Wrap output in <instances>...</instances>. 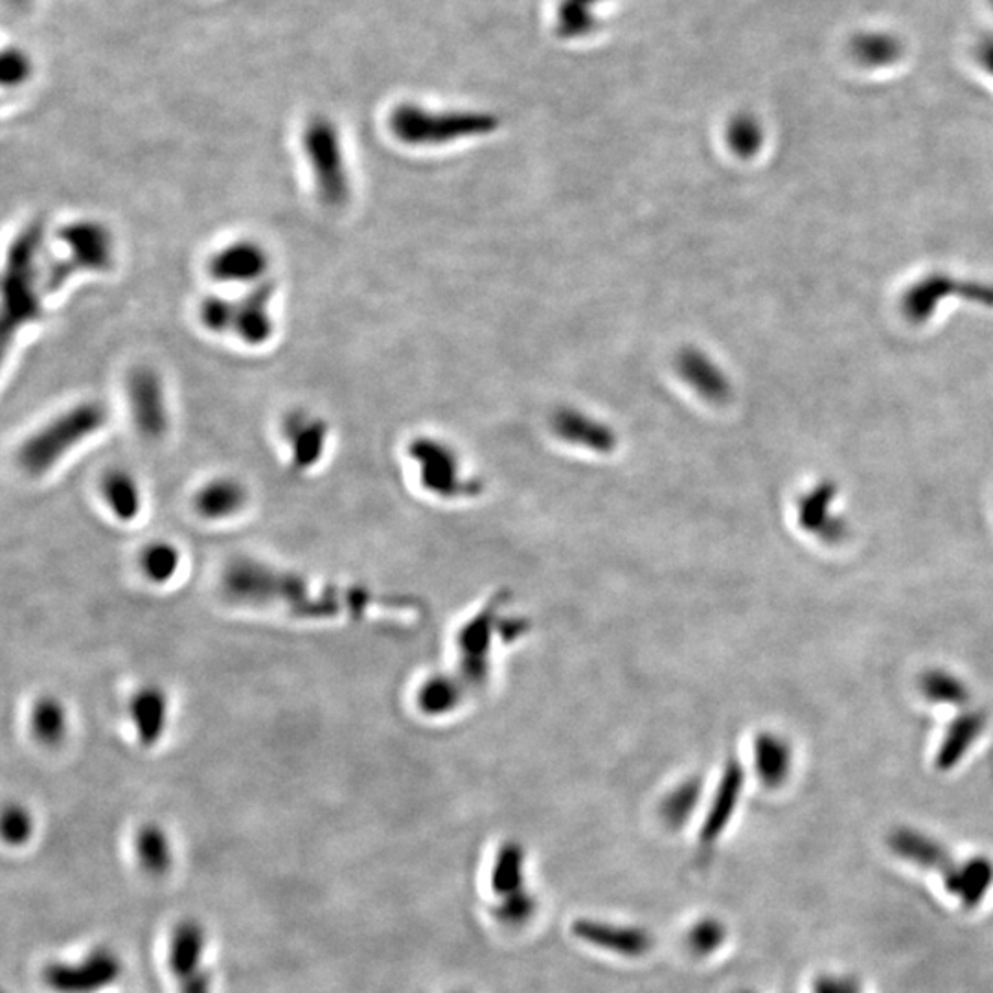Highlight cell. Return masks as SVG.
Listing matches in <instances>:
<instances>
[{
    "label": "cell",
    "instance_id": "1",
    "mask_svg": "<svg viewBox=\"0 0 993 993\" xmlns=\"http://www.w3.org/2000/svg\"><path fill=\"white\" fill-rule=\"evenodd\" d=\"M221 587L238 604L280 607L295 617L311 620L357 617L368 607L387 602L363 587L315 585L300 574L251 558L229 563L221 576Z\"/></svg>",
    "mask_w": 993,
    "mask_h": 993
},
{
    "label": "cell",
    "instance_id": "2",
    "mask_svg": "<svg viewBox=\"0 0 993 993\" xmlns=\"http://www.w3.org/2000/svg\"><path fill=\"white\" fill-rule=\"evenodd\" d=\"M41 249L43 227L37 223L24 227V231L10 245L2 278L4 339L40 317L41 291H45V280L41 278Z\"/></svg>",
    "mask_w": 993,
    "mask_h": 993
},
{
    "label": "cell",
    "instance_id": "3",
    "mask_svg": "<svg viewBox=\"0 0 993 993\" xmlns=\"http://www.w3.org/2000/svg\"><path fill=\"white\" fill-rule=\"evenodd\" d=\"M109 412L100 401H81L41 427L19 448L18 462L29 475L51 472L57 462L106 427Z\"/></svg>",
    "mask_w": 993,
    "mask_h": 993
},
{
    "label": "cell",
    "instance_id": "4",
    "mask_svg": "<svg viewBox=\"0 0 993 993\" xmlns=\"http://www.w3.org/2000/svg\"><path fill=\"white\" fill-rule=\"evenodd\" d=\"M388 128L407 146H445L462 139L492 135L499 130V119L481 111H431L404 103L394 109Z\"/></svg>",
    "mask_w": 993,
    "mask_h": 993
},
{
    "label": "cell",
    "instance_id": "5",
    "mask_svg": "<svg viewBox=\"0 0 993 993\" xmlns=\"http://www.w3.org/2000/svg\"><path fill=\"white\" fill-rule=\"evenodd\" d=\"M302 147L320 202L328 208L344 207L352 186L338 128L328 119L311 120L304 130Z\"/></svg>",
    "mask_w": 993,
    "mask_h": 993
},
{
    "label": "cell",
    "instance_id": "6",
    "mask_svg": "<svg viewBox=\"0 0 993 993\" xmlns=\"http://www.w3.org/2000/svg\"><path fill=\"white\" fill-rule=\"evenodd\" d=\"M67 249V260L56 262L45 275V287L56 291L79 271L103 273L114 262V240L111 231L95 219H79L57 232Z\"/></svg>",
    "mask_w": 993,
    "mask_h": 993
},
{
    "label": "cell",
    "instance_id": "7",
    "mask_svg": "<svg viewBox=\"0 0 993 993\" xmlns=\"http://www.w3.org/2000/svg\"><path fill=\"white\" fill-rule=\"evenodd\" d=\"M409 455L420 470L421 486L442 499H455L475 492V483L462 475L461 461L450 445L434 438H416Z\"/></svg>",
    "mask_w": 993,
    "mask_h": 993
},
{
    "label": "cell",
    "instance_id": "8",
    "mask_svg": "<svg viewBox=\"0 0 993 993\" xmlns=\"http://www.w3.org/2000/svg\"><path fill=\"white\" fill-rule=\"evenodd\" d=\"M122 975L114 951L98 948L78 962H52L43 970L46 986L57 993H98L113 986Z\"/></svg>",
    "mask_w": 993,
    "mask_h": 993
},
{
    "label": "cell",
    "instance_id": "9",
    "mask_svg": "<svg viewBox=\"0 0 993 993\" xmlns=\"http://www.w3.org/2000/svg\"><path fill=\"white\" fill-rule=\"evenodd\" d=\"M207 935L196 920L175 926L168 946V968L179 993H212V979L205 968Z\"/></svg>",
    "mask_w": 993,
    "mask_h": 993
},
{
    "label": "cell",
    "instance_id": "10",
    "mask_svg": "<svg viewBox=\"0 0 993 993\" xmlns=\"http://www.w3.org/2000/svg\"><path fill=\"white\" fill-rule=\"evenodd\" d=\"M125 394L136 431L147 440H158L168 431V399L164 383L150 366H139L125 382Z\"/></svg>",
    "mask_w": 993,
    "mask_h": 993
},
{
    "label": "cell",
    "instance_id": "11",
    "mask_svg": "<svg viewBox=\"0 0 993 993\" xmlns=\"http://www.w3.org/2000/svg\"><path fill=\"white\" fill-rule=\"evenodd\" d=\"M269 253L254 240H238L208 260V275L221 284H258L269 271Z\"/></svg>",
    "mask_w": 993,
    "mask_h": 993
},
{
    "label": "cell",
    "instance_id": "12",
    "mask_svg": "<svg viewBox=\"0 0 993 993\" xmlns=\"http://www.w3.org/2000/svg\"><path fill=\"white\" fill-rule=\"evenodd\" d=\"M573 937L591 948L606 953L618 955L626 959H639L650 953L653 937L646 929L624 924L600 922L596 918H582L573 924Z\"/></svg>",
    "mask_w": 993,
    "mask_h": 993
},
{
    "label": "cell",
    "instance_id": "13",
    "mask_svg": "<svg viewBox=\"0 0 993 993\" xmlns=\"http://www.w3.org/2000/svg\"><path fill=\"white\" fill-rule=\"evenodd\" d=\"M275 293V282L265 278L256 286L251 287L242 300H238L234 333L247 346L258 349V346L269 343L271 338L275 335V320L271 313V304H273Z\"/></svg>",
    "mask_w": 993,
    "mask_h": 993
},
{
    "label": "cell",
    "instance_id": "14",
    "mask_svg": "<svg viewBox=\"0 0 993 993\" xmlns=\"http://www.w3.org/2000/svg\"><path fill=\"white\" fill-rule=\"evenodd\" d=\"M282 432H284V438L291 451L293 466L298 472L311 470L324 456L330 427L319 416L308 415L304 410H295L291 415L286 416Z\"/></svg>",
    "mask_w": 993,
    "mask_h": 993
},
{
    "label": "cell",
    "instance_id": "15",
    "mask_svg": "<svg viewBox=\"0 0 993 993\" xmlns=\"http://www.w3.org/2000/svg\"><path fill=\"white\" fill-rule=\"evenodd\" d=\"M550 426L563 442L595 453H611L618 444L617 432L611 427L571 407L558 409L550 418Z\"/></svg>",
    "mask_w": 993,
    "mask_h": 993
},
{
    "label": "cell",
    "instance_id": "16",
    "mask_svg": "<svg viewBox=\"0 0 993 993\" xmlns=\"http://www.w3.org/2000/svg\"><path fill=\"white\" fill-rule=\"evenodd\" d=\"M675 371L688 387L710 404H724L730 396V383L725 372L697 349H683L675 357Z\"/></svg>",
    "mask_w": 993,
    "mask_h": 993
},
{
    "label": "cell",
    "instance_id": "17",
    "mask_svg": "<svg viewBox=\"0 0 993 993\" xmlns=\"http://www.w3.org/2000/svg\"><path fill=\"white\" fill-rule=\"evenodd\" d=\"M741 792H743V769L738 762H729L699 831V842L705 850L713 848L719 837L724 836L732 815L738 809Z\"/></svg>",
    "mask_w": 993,
    "mask_h": 993
},
{
    "label": "cell",
    "instance_id": "18",
    "mask_svg": "<svg viewBox=\"0 0 993 993\" xmlns=\"http://www.w3.org/2000/svg\"><path fill=\"white\" fill-rule=\"evenodd\" d=\"M130 714L142 747L157 746L168 725V696L163 688L147 685L131 697Z\"/></svg>",
    "mask_w": 993,
    "mask_h": 993
},
{
    "label": "cell",
    "instance_id": "19",
    "mask_svg": "<svg viewBox=\"0 0 993 993\" xmlns=\"http://www.w3.org/2000/svg\"><path fill=\"white\" fill-rule=\"evenodd\" d=\"M836 499V489L830 484H823L798 503V525L826 543H837L845 538L847 525L831 516V503Z\"/></svg>",
    "mask_w": 993,
    "mask_h": 993
},
{
    "label": "cell",
    "instance_id": "20",
    "mask_svg": "<svg viewBox=\"0 0 993 993\" xmlns=\"http://www.w3.org/2000/svg\"><path fill=\"white\" fill-rule=\"evenodd\" d=\"M247 500L245 484L240 483L238 478L218 477L202 484L194 497V506L199 516L218 521L240 514L247 505Z\"/></svg>",
    "mask_w": 993,
    "mask_h": 993
},
{
    "label": "cell",
    "instance_id": "21",
    "mask_svg": "<svg viewBox=\"0 0 993 993\" xmlns=\"http://www.w3.org/2000/svg\"><path fill=\"white\" fill-rule=\"evenodd\" d=\"M793 749L790 741L773 732H763L754 740V771L769 790L784 786L792 775Z\"/></svg>",
    "mask_w": 993,
    "mask_h": 993
},
{
    "label": "cell",
    "instance_id": "22",
    "mask_svg": "<svg viewBox=\"0 0 993 993\" xmlns=\"http://www.w3.org/2000/svg\"><path fill=\"white\" fill-rule=\"evenodd\" d=\"M850 54L864 67H891L904 57L905 43L887 30H864L850 41Z\"/></svg>",
    "mask_w": 993,
    "mask_h": 993
},
{
    "label": "cell",
    "instance_id": "23",
    "mask_svg": "<svg viewBox=\"0 0 993 993\" xmlns=\"http://www.w3.org/2000/svg\"><path fill=\"white\" fill-rule=\"evenodd\" d=\"M986 727V716L982 713H964L949 725L948 732L944 736L940 749L937 752L938 769L955 768L970 751L971 746L981 738L982 730Z\"/></svg>",
    "mask_w": 993,
    "mask_h": 993
},
{
    "label": "cell",
    "instance_id": "24",
    "mask_svg": "<svg viewBox=\"0 0 993 993\" xmlns=\"http://www.w3.org/2000/svg\"><path fill=\"white\" fill-rule=\"evenodd\" d=\"M101 495L120 521L130 522L142 510V492L136 478L125 470L113 467L101 478Z\"/></svg>",
    "mask_w": 993,
    "mask_h": 993
},
{
    "label": "cell",
    "instance_id": "25",
    "mask_svg": "<svg viewBox=\"0 0 993 993\" xmlns=\"http://www.w3.org/2000/svg\"><path fill=\"white\" fill-rule=\"evenodd\" d=\"M489 887L495 896L508 898L525 889V852L521 845L506 842L495 856L494 867L489 872Z\"/></svg>",
    "mask_w": 993,
    "mask_h": 993
},
{
    "label": "cell",
    "instance_id": "26",
    "mask_svg": "<svg viewBox=\"0 0 993 993\" xmlns=\"http://www.w3.org/2000/svg\"><path fill=\"white\" fill-rule=\"evenodd\" d=\"M30 727L41 746H62L68 732V713L62 699L54 696L40 697L32 707Z\"/></svg>",
    "mask_w": 993,
    "mask_h": 993
},
{
    "label": "cell",
    "instance_id": "27",
    "mask_svg": "<svg viewBox=\"0 0 993 993\" xmlns=\"http://www.w3.org/2000/svg\"><path fill=\"white\" fill-rule=\"evenodd\" d=\"M135 852L142 870L150 875H163L174 863L172 842L161 826H142L135 837Z\"/></svg>",
    "mask_w": 993,
    "mask_h": 993
},
{
    "label": "cell",
    "instance_id": "28",
    "mask_svg": "<svg viewBox=\"0 0 993 993\" xmlns=\"http://www.w3.org/2000/svg\"><path fill=\"white\" fill-rule=\"evenodd\" d=\"M604 0H560L556 8L558 34L563 40H582L598 26L596 7Z\"/></svg>",
    "mask_w": 993,
    "mask_h": 993
},
{
    "label": "cell",
    "instance_id": "29",
    "mask_svg": "<svg viewBox=\"0 0 993 993\" xmlns=\"http://www.w3.org/2000/svg\"><path fill=\"white\" fill-rule=\"evenodd\" d=\"M920 691L927 702L964 707L970 702V688L948 670H929L922 675Z\"/></svg>",
    "mask_w": 993,
    "mask_h": 993
},
{
    "label": "cell",
    "instance_id": "30",
    "mask_svg": "<svg viewBox=\"0 0 993 993\" xmlns=\"http://www.w3.org/2000/svg\"><path fill=\"white\" fill-rule=\"evenodd\" d=\"M141 569L153 584H168L180 567V550L168 541H155L141 552Z\"/></svg>",
    "mask_w": 993,
    "mask_h": 993
},
{
    "label": "cell",
    "instance_id": "31",
    "mask_svg": "<svg viewBox=\"0 0 993 993\" xmlns=\"http://www.w3.org/2000/svg\"><path fill=\"white\" fill-rule=\"evenodd\" d=\"M702 798V786L699 782L691 781L681 784L677 790L670 793L664 804H662L661 815L666 825L672 828H680L691 819V815L696 812L697 803Z\"/></svg>",
    "mask_w": 993,
    "mask_h": 993
},
{
    "label": "cell",
    "instance_id": "32",
    "mask_svg": "<svg viewBox=\"0 0 993 993\" xmlns=\"http://www.w3.org/2000/svg\"><path fill=\"white\" fill-rule=\"evenodd\" d=\"M727 142L738 157H752L762 147V125L752 114H738L729 122Z\"/></svg>",
    "mask_w": 993,
    "mask_h": 993
},
{
    "label": "cell",
    "instance_id": "33",
    "mask_svg": "<svg viewBox=\"0 0 993 993\" xmlns=\"http://www.w3.org/2000/svg\"><path fill=\"white\" fill-rule=\"evenodd\" d=\"M238 302L221 297V295H208L199 304V322L210 333H227L234 331L236 324Z\"/></svg>",
    "mask_w": 993,
    "mask_h": 993
},
{
    "label": "cell",
    "instance_id": "34",
    "mask_svg": "<svg viewBox=\"0 0 993 993\" xmlns=\"http://www.w3.org/2000/svg\"><path fill=\"white\" fill-rule=\"evenodd\" d=\"M418 705L429 716L450 713L456 705V683L448 677H434L421 686Z\"/></svg>",
    "mask_w": 993,
    "mask_h": 993
},
{
    "label": "cell",
    "instance_id": "35",
    "mask_svg": "<svg viewBox=\"0 0 993 993\" xmlns=\"http://www.w3.org/2000/svg\"><path fill=\"white\" fill-rule=\"evenodd\" d=\"M688 948L702 957H710L724 948L727 929L718 918H703L688 931Z\"/></svg>",
    "mask_w": 993,
    "mask_h": 993
},
{
    "label": "cell",
    "instance_id": "36",
    "mask_svg": "<svg viewBox=\"0 0 993 993\" xmlns=\"http://www.w3.org/2000/svg\"><path fill=\"white\" fill-rule=\"evenodd\" d=\"M808 993H867L864 982L847 971H819L812 977Z\"/></svg>",
    "mask_w": 993,
    "mask_h": 993
},
{
    "label": "cell",
    "instance_id": "37",
    "mask_svg": "<svg viewBox=\"0 0 993 993\" xmlns=\"http://www.w3.org/2000/svg\"><path fill=\"white\" fill-rule=\"evenodd\" d=\"M34 831V819L21 804H10L2 814V836L10 845H24Z\"/></svg>",
    "mask_w": 993,
    "mask_h": 993
},
{
    "label": "cell",
    "instance_id": "38",
    "mask_svg": "<svg viewBox=\"0 0 993 993\" xmlns=\"http://www.w3.org/2000/svg\"><path fill=\"white\" fill-rule=\"evenodd\" d=\"M533 911H536V902H533L532 894L522 891V893L503 898V904L497 907V918L506 926H522L532 918Z\"/></svg>",
    "mask_w": 993,
    "mask_h": 993
},
{
    "label": "cell",
    "instance_id": "39",
    "mask_svg": "<svg viewBox=\"0 0 993 993\" xmlns=\"http://www.w3.org/2000/svg\"><path fill=\"white\" fill-rule=\"evenodd\" d=\"M990 4H992V7H993V0H990Z\"/></svg>",
    "mask_w": 993,
    "mask_h": 993
}]
</instances>
